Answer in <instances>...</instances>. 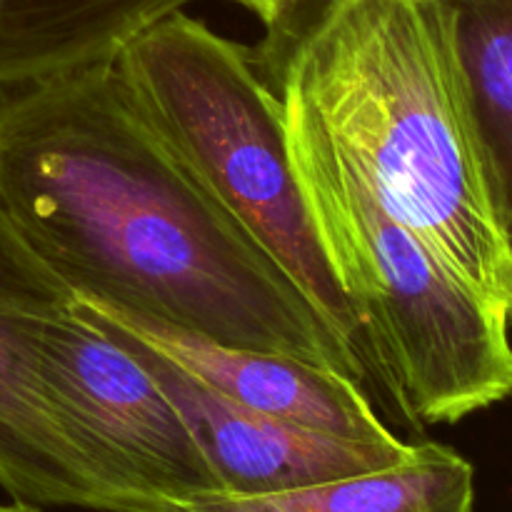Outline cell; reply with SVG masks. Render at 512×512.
<instances>
[{
  "mask_svg": "<svg viewBox=\"0 0 512 512\" xmlns=\"http://www.w3.org/2000/svg\"><path fill=\"white\" fill-rule=\"evenodd\" d=\"M285 128L320 245L405 418L453 425L510 398L508 308L385 213L310 135Z\"/></svg>",
  "mask_w": 512,
  "mask_h": 512,
  "instance_id": "obj_3",
  "label": "cell"
},
{
  "mask_svg": "<svg viewBox=\"0 0 512 512\" xmlns=\"http://www.w3.org/2000/svg\"><path fill=\"white\" fill-rule=\"evenodd\" d=\"M78 303V300H75ZM80 308V305H78ZM158 383L193 430L228 498H258L403 463L413 445L338 438L233 403L125 330L90 318Z\"/></svg>",
  "mask_w": 512,
  "mask_h": 512,
  "instance_id": "obj_6",
  "label": "cell"
},
{
  "mask_svg": "<svg viewBox=\"0 0 512 512\" xmlns=\"http://www.w3.org/2000/svg\"><path fill=\"white\" fill-rule=\"evenodd\" d=\"M75 300L90 318L125 330L243 408L338 438L398 440L380 423L355 378L290 355L215 343L98 300Z\"/></svg>",
  "mask_w": 512,
  "mask_h": 512,
  "instance_id": "obj_8",
  "label": "cell"
},
{
  "mask_svg": "<svg viewBox=\"0 0 512 512\" xmlns=\"http://www.w3.org/2000/svg\"><path fill=\"white\" fill-rule=\"evenodd\" d=\"M180 512H475V470L448 445L418 443L373 473L258 498L218 495Z\"/></svg>",
  "mask_w": 512,
  "mask_h": 512,
  "instance_id": "obj_10",
  "label": "cell"
},
{
  "mask_svg": "<svg viewBox=\"0 0 512 512\" xmlns=\"http://www.w3.org/2000/svg\"><path fill=\"white\" fill-rule=\"evenodd\" d=\"M495 210L512 255V0H448Z\"/></svg>",
  "mask_w": 512,
  "mask_h": 512,
  "instance_id": "obj_11",
  "label": "cell"
},
{
  "mask_svg": "<svg viewBox=\"0 0 512 512\" xmlns=\"http://www.w3.org/2000/svg\"><path fill=\"white\" fill-rule=\"evenodd\" d=\"M0 203L75 298L365 375L298 285L150 130L113 63L0 118Z\"/></svg>",
  "mask_w": 512,
  "mask_h": 512,
  "instance_id": "obj_1",
  "label": "cell"
},
{
  "mask_svg": "<svg viewBox=\"0 0 512 512\" xmlns=\"http://www.w3.org/2000/svg\"><path fill=\"white\" fill-rule=\"evenodd\" d=\"M75 300L0 203V488L18 503L108 512L30 370L23 318Z\"/></svg>",
  "mask_w": 512,
  "mask_h": 512,
  "instance_id": "obj_7",
  "label": "cell"
},
{
  "mask_svg": "<svg viewBox=\"0 0 512 512\" xmlns=\"http://www.w3.org/2000/svg\"><path fill=\"white\" fill-rule=\"evenodd\" d=\"M238 3L253 10L268 25L270 33H278V30L298 20L305 10H310L320 0H238Z\"/></svg>",
  "mask_w": 512,
  "mask_h": 512,
  "instance_id": "obj_12",
  "label": "cell"
},
{
  "mask_svg": "<svg viewBox=\"0 0 512 512\" xmlns=\"http://www.w3.org/2000/svg\"><path fill=\"white\" fill-rule=\"evenodd\" d=\"M195 0H0V118Z\"/></svg>",
  "mask_w": 512,
  "mask_h": 512,
  "instance_id": "obj_9",
  "label": "cell"
},
{
  "mask_svg": "<svg viewBox=\"0 0 512 512\" xmlns=\"http://www.w3.org/2000/svg\"><path fill=\"white\" fill-rule=\"evenodd\" d=\"M113 68L150 130L365 365V328L295 178L283 100L255 73L248 50L175 10L125 43Z\"/></svg>",
  "mask_w": 512,
  "mask_h": 512,
  "instance_id": "obj_4",
  "label": "cell"
},
{
  "mask_svg": "<svg viewBox=\"0 0 512 512\" xmlns=\"http://www.w3.org/2000/svg\"><path fill=\"white\" fill-rule=\"evenodd\" d=\"M0 512H40V510H38V505L18 503V500H15L13 505H0Z\"/></svg>",
  "mask_w": 512,
  "mask_h": 512,
  "instance_id": "obj_13",
  "label": "cell"
},
{
  "mask_svg": "<svg viewBox=\"0 0 512 512\" xmlns=\"http://www.w3.org/2000/svg\"><path fill=\"white\" fill-rule=\"evenodd\" d=\"M23 343L108 512H180L223 495L180 410L75 300L25 315Z\"/></svg>",
  "mask_w": 512,
  "mask_h": 512,
  "instance_id": "obj_5",
  "label": "cell"
},
{
  "mask_svg": "<svg viewBox=\"0 0 512 512\" xmlns=\"http://www.w3.org/2000/svg\"><path fill=\"white\" fill-rule=\"evenodd\" d=\"M510 323H512V315H510Z\"/></svg>",
  "mask_w": 512,
  "mask_h": 512,
  "instance_id": "obj_14",
  "label": "cell"
},
{
  "mask_svg": "<svg viewBox=\"0 0 512 512\" xmlns=\"http://www.w3.org/2000/svg\"><path fill=\"white\" fill-rule=\"evenodd\" d=\"M270 35L285 123L512 315V255L448 0H320Z\"/></svg>",
  "mask_w": 512,
  "mask_h": 512,
  "instance_id": "obj_2",
  "label": "cell"
}]
</instances>
